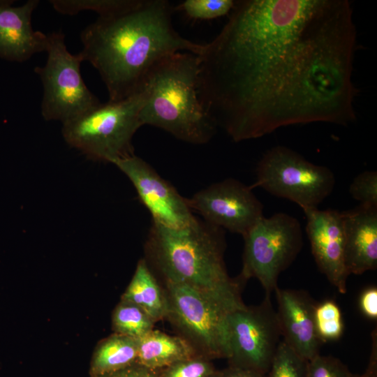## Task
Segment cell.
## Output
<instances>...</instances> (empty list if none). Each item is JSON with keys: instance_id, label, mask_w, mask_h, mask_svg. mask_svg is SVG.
Wrapping results in <instances>:
<instances>
[{"instance_id": "ac0fdd59", "label": "cell", "mask_w": 377, "mask_h": 377, "mask_svg": "<svg viewBox=\"0 0 377 377\" xmlns=\"http://www.w3.org/2000/svg\"><path fill=\"white\" fill-rule=\"evenodd\" d=\"M121 300L142 309L155 323L167 316V301L145 259L140 260Z\"/></svg>"}, {"instance_id": "d6986e66", "label": "cell", "mask_w": 377, "mask_h": 377, "mask_svg": "<svg viewBox=\"0 0 377 377\" xmlns=\"http://www.w3.org/2000/svg\"><path fill=\"white\" fill-rule=\"evenodd\" d=\"M138 353V339L115 333L97 347L91 362L92 377L114 372L137 363Z\"/></svg>"}, {"instance_id": "30bf717a", "label": "cell", "mask_w": 377, "mask_h": 377, "mask_svg": "<svg viewBox=\"0 0 377 377\" xmlns=\"http://www.w3.org/2000/svg\"><path fill=\"white\" fill-rule=\"evenodd\" d=\"M228 324L231 365L266 374L281 336L270 297L257 306L230 312Z\"/></svg>"}, {"instance_id": "4fadbf2b", "label": "cell", "mask_w": 377, "mask_h": 377, "mask_svg": "<svg viewBox=\"0 0 377 377\" xmlns=\"http://www.w3.org/2000/svg\"><path fill=\"white\" fill-rule=\"evenodd\" d=\"M308 235L312 255L320 271L341 293H346L348 276L344 260L342 212L305 208Z\"/></svg>"}, {"instance_id": "5bb4252c", "label": "cell", "mask_w": 377, "mask_h": 377, "mask_svg": "<svg viewBox=\"0 0 377 377\" xmlns=\"http://www.w3.org/2000/svg\"><path fill=\"white\" fill-rule=\"evenodd\" d=\"M277 317L283 341L308 361L319 354L322 343L314 325L316 304L307 293L295 290H274Z\"/></svg>"}, {"instance_id": "277c9868", "label": "cell", "mask_w": 377, "mask_h": 377, "mask_svg": "<svg viewBox=\"0 0 377 377\" xmlns=\"http://www.w3.org/2000/svg\"><path fill=\"white\" fill-rule=\"evenodd\" d=\"M199 56L179 52L159 61L148 73L140 112L142 125H150L191 144H205L216 126L198 96Z\"/></svg>"}, {"instance_id": "cb8c5ba5", "label": "cell", "mask_w": 377, "mask_h": 377, "mask_svg": "<svg viewBox=\"0 0 377 377\" xmlns=\"http://www.w3.org/2000/svg\"><path fill=\"white\" fill-rule=\"evenodd\" d=\"M235 5L233 0H186L177 8L193 20H213L230 13Z\"/></svg>"}, {"instance_id": "7a4b0ae2", "label": "cell", "mask_w": 377, "mask_h": 377, "mask_svg": "<svg viewBox=\"0 0 377 377\" xmlns=\"http://www.w3.org/2000/svg\"><path fill=\"white\" fill-rule=\"evenodd\" d=\"M172 10L165 0H140L126 11L98 17L82 31L79 53L98 72L109 101L140 91L148 73L163 58L179 52L201 54L204 44L174 29Z\"/></svg>"}, {"instance_id": "d4e9b609", "label": "cell", "mask_w": 377, "mask_h": 377, "mask_svg": "<svg viewBox=\"0 0 377 377\" xmlns=\"http://www.w3.org/2000/svg\"><path fill=\"white\" fill-rule=\"evenodd\" d=\"M216 371L202 355L180 360L166 368L159 377H209Z\"/></svg>"}, {"instance_id": "1f68e13d", "label": "cell", "mask_w": 377, "mask_h": 377, "mask_svg": "<svg viewBox=\"0 0 377 377\" xmlns=\"http://www.w3.org/2000/svg\"><path fill=\"white\" fill-rule=\"evenodd\" d=\"M209 377H221V372H216Z\"/></svg>"}, {"instance_id": "44dd1931", "label": "cell", "mask_w": 377, "mask_h": 377, "mask_svg": "<svg viewBox=\"0 0 377 377\" xmlns=\"http://www.w3.org/2000/svg\"><path fill=\"white\" fill-rule=\"evenodd\" d=\"M49 2L57 13L63 15H75L89 10L105 17L135 7L140 0H51Z\"/></svg>"}, {"instance_id": "4dcf8cb0", "label": "cell", "mask_w": 377, "mask_h": 377, "mask_svg": "<svg viewBox=\"0 0 377 377\" xmlns=\"http://www.w3.org/2000/svg\"><path fill=\"white\" fill-rule=\"evenodd\" d=\"M350 377H377V362H369L364 374L362 375L351 374Z\"/></svg>"}, {"instance_id": "f546056e", "label": "cell", "mask_w": 377, "mask_h": 377, "mask_svg": "<svg viewBox=\"0 0 377 377\" xmlns=\"http://www.w3.org/2000/svg\"><path fill=\"white\" fill-rule=\"evenodd\" d=\"M221 377H265V374L251 369L230 365L221 372Z\"/></svg>"}, {"instance_id": "5b68a950", "label": "cell", "mask_w": 377, "mask_h": 377, "mask_svg": "<svg viewBox=\"0 0 377 377\" xmlns=\"http://www.w3.org/2000/svg\"><path fill=\"white\" fill-rule=\"evenodd\" d=\"M145 98L141 88L124 99L101 103L62 124L64 140L94 161L113 163L133 155L132 141L142 126L140 112Z\"/></svg>"}, {"instance_id": "7402d4cb", "label": "cell", "mask_w": 377, "mask_h": 377, "mask_svg": "<svg viewBox=\"0 0 377 377\" xmlns=\"http://www.w3.org/2000/svg\"><path fill=\"white\" fill-rule=\"evenodd\" d=\"M308 371L309 361L282 340L265 377H308Z\"/></svg>"}, {"instance_id": "6da1fadb", "label": "cell", "mask_w": 377, "mask_h": 377, "mask_svg": "<svg viewBox=\"0 0 377 377\" xmlns=\"http://www.w3.org/2000/svg\"><path fill=\"white\" fill-rule=\"evenodd\" d=\"M199 56L198 96L235 142L350 111L356 29L348 0L235 1Z\"/></svg>"}, {"instance_id": "f1b7e54d", "label": "cell", "mask_w": 377, "mask_h": 377, "mask_svg": "<svg viewBox=\"0 0 377 377\" xmlns=\"http://www.w3.org/2000/svg\"><path fill=\"white\" fill-rule=\"evenodd\" d=\"M362 312L368 318H377V288L371 287L363 291L360 298Z\"/></svg>"}, {"instance_id": "603a6c76", "label": "cell", "mask_w": 377, "mask_h": 377, "mask_svg": "<svg viewBox=\"0 0 377 377\" xmlns=\"http://www.w3.org/2000/svg\"><path fill=\"white\" fill-rule=\"evenodd\" d=\"M315 330L322 343L339 339L343 331L341 311L337 304L325 300L314 309Z\"/></svg>"}, {"instance_id": "8992f818", "label": "cell", "mask_w": 377, "mask_h": 377, "mask_svg": "<svg viewBox=\"0 0 377 377\" xmlns=\"http://www.w3.org/2000/svg\"><path fill=\"white\" fill-rule=\"evenodd\" d=\"M47 35L46 62L34 68L43 87L41 115L46 121H59L63 124L101 103L82 79L80 54H73L68 50L61 31Z\"/></svg>"}, {"instance_id": "9a60e30c", "label": "cell", "mask_w": 377, "mask_h": 377, "mask_svg": "<svg viewBox=\"0 0 377 377\" xmlns=\"http://www.w3.org/2000/svg\"><path fill=\"white\" fill-rule=\"evenodd\" d=\"M13 3L0 0V58L24 62L46 51L48 35L32 27L31 17L38 0H28L20 6H13Z\"/></svg>"}, {"instance_id": "7c38bea8", "label": "cell", "mask_w": 377, "mask_h": 377, "mask_svg": "<svg viewBox=\"0 0 377 377\" xmlns=\"http://www.w3.org/2000/svg\"><path fill=\"white\" fill-rule=\"evenodd\" d=\"M112 164L129 179L139 200L150 212L152 222L179 229L197 220L186 198L141 158L133 154Z\"/></svg>"}, {"instance_id": "ba28073f", "label": "cell", "mask_w": 377, "mask_h": 377, "mask_svg": "<svg viewBox=\"0 0 377 377\" xmlns=\"http://www.w3.org/2000/svg\"><path fill=\"white\" fill-rule=\"evenodd\" d=\"M256 174L253 186L292 201L302 209L317 207L332 193L335 185V176L330 169L312 163L295 151L281 145L263 155Z\"/></svg>"}, {"instance_id": "9c48e42d", "label": "cell", "mask_w": 377, "mask_h": 377, "mask_svg": "<svg viewBox=\"0 0 377 377\" xmlns=\"http://www.w3.org/2000/svg\"><path fill=\"white\" fill-rule=\"evenodd\" d=\"M168 318L200 355L230 357L228 317L230 311L184 283L165 281Z\"/></svg>"}, {"instance_id": "83f0119b", "label": "cell", "mask_w": 377, "mask_h": 377, "mask_svg": "<svg viewBox=\"0 0 377 377\" xmlns=\"http://www.w3.org/2000/svg\"><path fill=\"white\" fill-rule=\"evenodd\" d=\"M94 377H159L156 371L135 363L119 371Z\"/></svg>"}, {"instance_id": "2e32d148", "label": "cell", "mask_w": 377, "mask_h": 377, "mask_svg": "<svg viewBox=\"0 0 377 377\" xmlns=\"http://www.w3.org/2000/svg\"><path fill=\"white\" fill-rule=\"evenodd\" d=\"M344 260L348 275L377 267V207L360 205L342 212Z\"/></svg>"}, {"instance_id": "e0dca14e", "label": "cell", "mask_w": 377, "mask_h": 377, "mask_svg": "<svg viewBox=\"0 0 377 377\" xmlns=\"http://www.w3.org/2000/svg\"><path fill=\"white\" fill-rule=\"evenodd\" d=\"M138 340L137 363L154 371L197 355L193 347L183 337L158 330H152Z\"/></svg>"}, {"instance_id": "4316f807", "label": "cell", "mask_w": 377, "mask_h": 377, "mask_svg": "<svg viewBox=\"0 0 377 377\" xmlns=\"http://www.w3.org/2000/svg\"><path fill=\"white\" fill-rule=\"evenodd\" d=\"M351 373L339 359L318 354L309 361L308 377H350Z\"/></svg>"}, {"instance_id": "3957f363", "label": "cell", "mask_w": 377, "mask_h": 377, "mask_svg": "<svg viewBox=\"0 0 377 377\" xmlns=\"http://www.w3.org/2000/svg\"><path fill=\"white\" fill-rule=\"evenodd\" d=\"M225 248L224 230L198 219L179 229L152 222L145 244L149 260L165 281L191 286L232 312L246 306L242 281L226 271Z\"/></svg>"}, {"instance_id": "52a82bcc", "label": "cell", "mask_w": 377, "mask_h": 377, "mask_svg": "<svg viewBox=\"0 0 377 377\" xmlns=\"http://www.w3.org/2000/svg\"><path fill=\"white\" fill-rule=\"evenodd\" d=\"M239 278L257 279L270 297L280 274L296 258L303 245L301 225L295 217L279 212L262 217L244 235Z\"/></svg>"}, {"instance_id": "484cf974", "label": "cell", "mask_w": 377, "mask_h": 377, "mask_svg": "<svg viewBox=\"0 0 377 377\" xmlns=\"http://www.w3.org/2000/svg\"><path fill=\"white\" fill-rule=\"evenodd\" d=\"M349 193L360 205L377 207V172L360 173L351 182Z\"/></svg>"}, {"instance_id": "8fae6325", "label": "cell", "mask_w": 377, "mask_h": 377, "mask_svg": "<svg viewBox=\"0 0 377 377\" xmlns=\"http://www.w3.org/2000/svg\"><path fill=\"white\" fill-rule=\"evenodd\" d=\"M192 212L212 225L244 235L263 215V205L248 186L228 178L187 199Z\"/></svg>"}, {"instance_id": "ffe728a7", "label": "cell", "mask_w": 377, "mask_h": 377, "mask_svg": "<svg viewBox=\"0 0 377 377\" xmlns=\"http://www.w3.org/2000/svg\"><path fill=\"white\" fill-rule=\"evenodd\" d=\"M155 322L140 307L121 300L112 316L115 333L139 339L151 332Z\"/></svg>"}]
</instances>
